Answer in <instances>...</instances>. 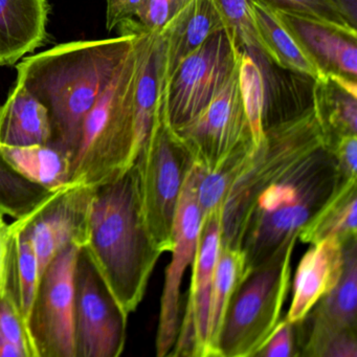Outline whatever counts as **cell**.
<instances>
[{"label":"cell","mask_w":357,"mask_h":357,"mask_svg":"<svg viewBox=\"0 0 357 357\" xmlns=\"http://www.w3.org/2000/svg\"><path fill=\"white\" fill-rule=\"evenodd\" d=\"M221 211L204 217L192 263V282L185 317L179 326L173 356H206V327L215 266L221 248Z\"/></svg>","instance_id":"14"},{"label":"cell","mask_w":357,"mask_h":357,"mask_svg":"<svg viewBox=\"0 0 357 357\" xmlns=\"http://www.w3.org/2000/svg\"><path fill=\"white\" fill-rule=\"evenodd\" d=\"M176 132L206 170L244 142L254 141L240 91L239 62L208 107Z\"/></svg>","instance_id":"12"},{"label":"cell","mask_w":357,"mask_h":357,"mask_svg":"<svg viewBox=\"0 0 357 357\" xmlns=\"http://www.w3.org/2000/svg\"><path fill=\"white\" fill-rule=\"evenodd\" d=\"M135 37L121 34L103 40L74 41L24 58L17 80L49 112L52 145L74 158L85 118L127 56Z\"/></svg>","instance_id":"1"},{"label":"cell","mask_w":357,"mask_h":357,"mask_svg":"<svg viewBox=\"0 0 357 357\" xmlns=\"http://www.w3.org/2000/svg\"><path fill=\"white\" fill-rule=\"evenodd\" d=\"M312 106L328 147L342 137L357 135V82L321 75L313 80Z\"/></svg>","instance_id":"20"},{"label":"cell","mask_w":357,"mask_h":357,"mask_svg":"<svg viewBox=\"0 0 357 357\" xmlns=\"http://www.w3.org/2000/svg\"><path fill=\"white\" fill-rule=\"evenodd\" d=\"M49 13L47 0H0V66L45 45Z\"/></svg>","instance_id":"18"},{"label":"cell","mask_w":357,"mask_h":357,"mask_svg":"<svg viewBox=\"0 0 357 357\" xmlns=\"http://www.w3.org/2000/svg\"><path fill=\"white\" fill-rule=\"evenodd\" d=\"M0 155L16 172L47 189L68 185L73 160L52 144L28 147H0Z\"/></svg>","instance_id":"24"},{"label":"cell","mask_w":357,"mask_h":357,"mask_svg":"<svg viewBox=\"0 0 357 357\" xmlns=\"http://www.w3.org/2000/svg\"><path fill=\"white\" fill-rule=\"evenodd\" d=\"M10 239H11L10 225L6 221L5 215L0 213V296H3L6 291Z\"/></svg>","instance_id":"38"},{"label":"cell","mask_w":357,"mask_h":357,"mask_svg":"<svg viewBox=\"0 0 357 357\" xmlns=\"http://www.w3.org/2000/svg\"><path fill=\"white\" fill-rule=\"evenodd\" d=\"M0 336L22 349L26 357H38L30 330L7 294L0 296Z\"/></svg>","instance_id":"33"},{"label":"cell","mask_w":357,"mask_h":357,"mask_svg":"<svg viewBox=\"0 0 357 357\" xmlns=\"http://www.w3.org/2000/svg\"><path fill=\"white\" fill-rule=\"evenodd\" d=\"M344 248V269L340 281L310 312L332 325L357 329V238L347 242Z\"/></svg>","instance_id":"27"},{"label":"cell","mask_w":357,"mask_h":357,"mask_svg":"<svg viewBox=\"0 0 357 357\" xmlns=\"http://www.w3.org/2000/svg\"><path fill=\"white\" fill-rule=\"evenodd\" d=\"M245 275V258L240 248L221 246L215 266L206 327V356L219 357L218 340L229 303Z\"/></svg>","instance_id":"25"},{"label":"cell","mask_w":357,"mask_h":357,"mask_svg":"<svg viewBox=\"0 0 357 357\" xmlns=\"http://www.w3.org/2000/svg\"><path fill=\"white\" fill-rule=\"evenodd\" d=\"M327 145L312 106L267 125L221 211V246L240 248L254 200L296 162Z\"/></svg>","instance_id":"5"},{"label":"cell","mask_w":357,"mask_h":357,"mask_svg":"<svg viewBox=\"0 0 357 357\" xmlns=\"http://www.w3.org/2000/svg\"><path fill=\"white\" fill-rule=\"evenodd\" d=\"M275 11L351 28L330 0H262ZM354 30V29H353ZM357 31V30H356Z\"/></svg>","instance_id":"32"},{"label":"cell","mask_w":357,"mask_h":357,"mask_svg":"<svg viewBox=\"0 0 357 357\" xmlns=\"http://www.w3.org/2000/svg\"><path fill=\"white\" fill-rule=\"evenodd\" d=\"M296 324L300 356L357 357V329L332 325L311 312Z\"/></svg>","instance_id":"28"},{"label":"cell","mask_w":357,"mask_h":357,"mask_svg":"<svg viewBox=\"0 0 357 357\" xmlns=\"http://www.w3.org/2000/svg\"><path fill=\"white\" fill-rule=\"evenodd\" d=\"M329 149L335 158L340 177L344 181L356 179L357 135L340 137L330 146Z\"/></svg>","instance_id":"36"},{"label":"cell","mask_w":357,"mask_h":357,"mask_svg":"<svg viewBox=\"0 0 357 357\" xmlns=\"http://www.w3.org/2000/svg\"><path fill=\"white\" fill-rule=\"evenodd\" d=\"M256 145L254 141L244 142L231 153L219 160L213 168L204 167L197 183V202L202 217L221 208L238 177L248 166Z\"/></svg>","instance_id":"26"},{"label":"cell","mask_w":357,"mask_h":357,"mask_svg":"<svg viewBox=\"0 0 357 357\" xmlns=\"http://www.w3.org/2000/svg\"><path fill=\"white\" fill-rule=\"evenodd\" d=\"M202 169L195 162L188 173L175 215L172 260L166 271L156 334L158 357L170 354L178 336L181 282L185 269L193 263L202 227V217L197 202V183Z\"/></svg>","instance_id":"11"},{"label":"cell","mask_w":357,"mask_h":357,"mask_svg":"<svg viewBox=\"0 0 357 357\" xmlns=\"http://www.w3.org/2000/svg\"><path fill=\"white\" fill-rule=\"evenodd\" d=\"M357 178L349 179L302 227L298 240L314 244L328 237L342 243L357 238Z\"/></svg>","instance_id":"23"},{"label":"cell","mask_w":357,"mask_h":357,"mask_svg":"<svg viewBox=\"0 0 357 357\" xmlns=\"http://www.w3.org/2000/svg\"><path fill=\"white\" fill-rule=\"evenodd\" d=\"M227 31L241 49L266 57V49L259 37L252 12V0H215Z\"/></svg>","instance_id":"31"},{"label":"cell","mask_w":357,"mask_h":357,"mask_svg":"<svg viewBox=\"0 0 357 357\" xmlns=\"http://www.w3.org/2000/svg\"><path fill=\"white\" fill-rule=\"evenodd\" d=\"M52 141L49 112L20 83L0 105V147L47 145Z\"/></svg>","instance_id":"19"},{"label":"cell","mask_w":357,"mask_h":357,"mask_svg":"<svg viewBox=\"0 0 357 357\" xmlns=\"http://www.w3.org/2000/svg\"><path fill=\"white\" fill-rule=\"evenodd\" d=\"M76 357H119L126 344L128 315L119 306L84 250L75 269Z\"/></svg>","instance_id":"9"},{"label":"cell","mask_w":357,"mask_h":357,"mask_svg":"<svg viewBox=\"0 0 357 357\" xmlns=\"http://www.w3.org/2000/svg\"><path fill=\"white\" fill-rule=\"evenodd\" d=\"M242 49L227 30L212 35L181 62L167 81V106L175 130L197 118L231 76Z\"/></svg>","instance_id":"8"},{"label":"cell","mask_w":357,"mask_h":357,"mask_svg":"<svg viewBox=\"0 0 357 357\" xmlns=\"http://www.w3.org/2000/svg\"><path fill=\"white\" fill-rule=\"evenodd\" d=\"M135 162L144 218L152 241L162 254L171 252L177 206L195 160L169 121L167 81H160L153 124Z\"/></svg>","instance_id":"6"},{"label":"cell","mask_w":357,"mask_h":357,"mask_svg":"<svg viewBox=\"0 0 357 357\" xmlns=\"http://www.w3.org/2000/svg\"><path fill=\"white\" fill-rule=\"evenodd\" d=\"M239 86L246 116L252 129L255 145L258 146L264 135L265 81L262 70L248 50L242 49L239 61Z\"/></svg>","instance_id":"30"},{"label":"cell","mask_w":357,"mask_h":357,"mask_svg":"<svg viewBox=\"0 0 357 357\" xmlns=\"http://www.w3.org/2000/svg\"><path fill=\"white\" fill-rule=\"evenodd\" d=\"M61 189L52 191L28 181L0 155V213L5 216L15 220L29 216L45 206Z\"/></svg>","instance_id":"29"},{"label":"cell","mask_w":357,"mask_h":357,"mask_svg":"<svg viewBox=\"0 0 357 357\" xmlns=\"http://www.w3.org/2000/svg\"><path fill=\"white\" fill-rule=\"evenodd\" d=\"M347 24L357 30V0H330Z\"/></svg>","instance_id":"39"},{"label":"cell","mask_w":357,"mask_h":357,"mask_svg":"<svg viewBox=\"0 0 357 357\" xmlns=\"http://www.w3.org/2000/svg\"><path fill=\"white\" fill-rule=\"evenodd\" d=\"M344 181L333 153L324 145L261 191L250 208L240 245L245 273L298 238L302 227Z\"/></svg>","instance_id":"3"},{"label":"cell","mask_w":357,"mask_h":357,"mask_svg":"<svg viewBox=\"0 0 357 357\" xmlns=\"http://www.w3.org/2000/svg\"><path fill=\"white\" fill-rule=\"evenodd\" d=\"M95 188L66 185L38 211L20 220L38 260L39 273L64 248L83 250L89 242V213Z\"/></svg>","instance_id":"13"},{"label":"cell","mask_w":357,"mask_h":357,"mask_svg":"<svg viewBox=\"0 0 357 357\" xmlns=\"http://www.w3.org/2000/svg\"><path fill=\"white\" fill-rule=\"evenodd\" d=\"M227 30L215 0H192L158 37V72L168 81L177 66L212 35Z\"/></svg>","instance_id":"16"},{"label":"cell","mask_w":357,"mask_h":357,"mask_svg":"<svg viewBox=\"0 0 357 357\" xmlns=\"http://www.w3.org/2000/svg\"><path fill=\"white\" fill-rule=\"evenodd\" d=\"M311 245L298 263L294 275V296L285 317L289 323L303 321L342 277L344 244L337 237H328Z\"/></svg>","instance_id":"17"},{"label":"cell","mask_w":357,"mask_h":357,"mask_svg":"<svg viewBox=\"0 0 357 357\" xmlns=\"http://www.w3.org/2000/svg\"><path fill=\"white\" fill-rule=\"evenodd\" d=\"M0 357H26L24 351L0 336Z\"/></svg>","instance_id":"40"},{"label":"cell","mask_w":357,"mask_h":357,"mask_svg":"<svg viewBox=\"0 0 357 357\" xmlns=\"http://www.w3.org/2000/svg\"><path fill=\"white\" fill-rule=\"evenodd\" d=\"M80 250L76 245L64 248L39 280L29 321L38 357H76L74 279Z\"/></svg>","instance_id":"10"},{"label":"cell","mask_w":357,"mask_h":357,"mask_svg":"<svg viewBox=\"0 0 357 357\" xmlns=\"http://www.w3.org/2000/svg\"><path fill=\"white\" fill-rule=\"evenodd\" d=\"M135 47L85 118L73 158L70 185L96 188L126 172L137 160Z\"/></svg>","instance_id":"4"},{"label":"cell","mask_w":357,"mask_h":357,"mask_svg":"<svg viewBox=\"0 0 357 357\" xmlns=\"http://www.w3.org/2000/svg\"><path fill=\"white\" fill-rule=\"evenodd\" d=\"M192 0H178L179 6H181V9H183L185 6L189 5L191 3Z\"/></svg>","instance_id":"41"},{"label":"cell","mask_w":357,"mask_h":357,"mask_svg":"<svg viewBox=\"0 0 357 357\" xmlns=\"http://www.w3.org/2000/svg\"><path fill=\"white\" fill-rule=\"evenodd\" d=\"M89 231L83 250L129 317L143 300L162 255L144 218L135 162L114 181L95 188Z\"/></svg>","instance_id":"2"},{"label":"cell","mask_w":357,"mask_h":357,"mask_svg":"<svg viewBox=\"0 0 357 357\" xmlns=\"http://www.w3.org/2000/svg\"><path fill=\"white\" fill-rule=\"evenodd\" d=\"M275 12L321 75L357 82L356 30Z\"/></svg>","instance_id":"15"},{"label":"cell","mask_w":357,"mask_h":357,"mask_svg":"<svg viewBox=\"0 0 357 357\" xmlns=\"http://www.w3.org/2000/svg\"><path fill=\"white\" fill-rule=\"evenodd\" d=\"M10 229L11 239L5 294L13 301L22 321L29 328L31 311L40 280L38 260L32 242L24 233L20 220L11 223Z\"/></svg>","instance_id":"22"},{"label":"cell","mask_w":357,"mask_h":357,"mask_svg":"<svg viewBox=\"0 0 357 357\" xmlns=\"http://www.w3.org/2000/svg\"><path fill=\"white\" fill-rule=\"evenodd\" d=\"M143 0H106V29L112 32L119 24L135 17Z\"/></svg>","instance_id":"37"},{"label":"cell","mask_w":357,"mask_h":357,"mask_svg":"<svg viewBox=\"0 0 357 357\" xmlns=\"http://www.w3.org/2000/svg\"><path fill=\"white\" fill-rule=\"evenodd\" d=\"M298 238L245 273L229 303L218 340L219 357H255L281 321L291 285Z\"/></svg>","instance_id":"7"},{"label":"cell","mask_w":357,"mask_h":357,"mask_svg":"<svg viewBox=\"0 0 357 357\" xmlns=\"http://www.w3.org/2000/svg\"><path fill=\"white\" fill-rule=\"evenodd\" d=\"M181 10L178 0H143L135 18L146 30L160 34Z\"/></svg>","instance_id":"34"},{"label":"cell","mask_w":357,"mask_h":357,"mask_svg":"<svg viewBox=\"0 0 357 357\" xmlns=\"http://www.w3.org/2000/svg\"><path fill=\"white\" fill-rule=\"evenodd\" d=\"M252 12L259 37L266 49V58L271 62L296 74L317 79L319 68L296 43L291 33L275 11L262 0H252Z\"/></svg>","instance_id":"21"},{"label":"cell","mask_w":357,"mask_h":357,"mask_svg":"<svg viewBox=\"0 0 357 357\" xmlns=\"http://www.w3.org/2000/svg\"><path fill=\"white\" fill-rule=\"evenodd\" d=\"M296 324L289 323L285 319L280 321L271 337L255 357L298 356L296 346Z\"/></svg>","instance_id":"35"}]
</instances>
